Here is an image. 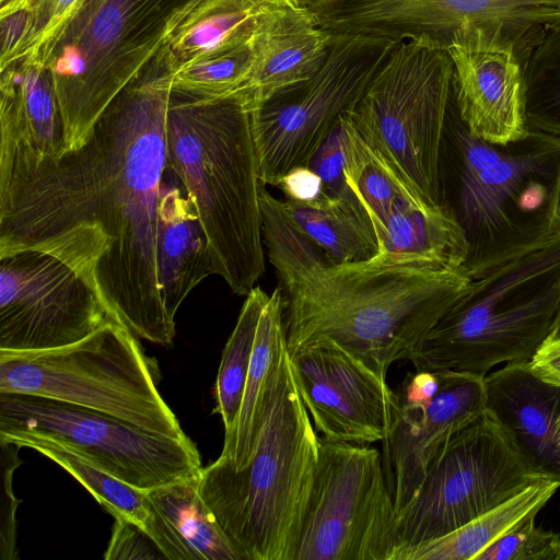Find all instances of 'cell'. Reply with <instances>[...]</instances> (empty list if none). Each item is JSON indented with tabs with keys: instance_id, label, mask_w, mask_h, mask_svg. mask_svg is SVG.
Segmentation results:
<instances>
[{
	"instance_id": "obj_1",
	"label": "cell",
	"mask_w": 560,
	"mask_h": 560,
	"mask_svg": "<svg viewBox=\"0 0 560 560\" xmlns=\"http://www.w3.org/2000/svg\"><path fill=\"white\" fill-rule=\"evenodd\" d=\"M170 94L155 77L142 79L112 103L84 145L59 158L0 138V254L57 256L124 327L162 346L176 335L156 267Z\"/></svg>"
},
{
	"instance_id": "obj_2",
	"label": "cell",
	"mask_w": 560,
	"mask_h": 560,
	"mask_svg": "<svg viewBox=\"0 0 560 560\" xmlns=\"http://www.w3.org/2000/svg\"><path fill=\"white\" fill-rule=\"evenodd\" d=\"M262 240L283 303L289 353L328 338L386 378L409 361L469 283L453 270L385 264L371 258L335 262L285 218L280 199L261 186Z\"/></svg>"
},
{
	"instance_id": "obj_3",
	"label": "cell",
	"mask_w": 560,
	"mask_h": 560,
	"mask_svg": "<svg viewBox=\"0 0 560 560\" xmlns=\"http://www.w3.org/2000/svg\"><path fill=\"white\" fill-rule=\"evenodd\" d=\"M167 170L182 182L207 236L211 273L247 295L265 272L259 192L264 185L252 110L237 91L197 96L171 91Z\"/></svg>"
},
{
	"instance_id": "obj_4",
	"label": "cell",
	"mask_w": 560,
	"mask_h": 560,
	"mask_svg": "<svg viewBox=\"0 0 560 560\" xmlns=\"http://www.w3.org/2000/svg\"><path fill=\"white\" fill-rule=\"evenodd\" d=\"M469 283L425 337L416 370L486 376L527 362L550 334L560 304V225L549 220L465 265Z\"/></svg>"
},
{
	"instance_id": "obj_5",
	"label": "cell",
	"mask_w": 560,
	"mask_h": 560,
	"mask_svg": "<svg viewBox=\"0 0 560 560\" xmlns=\"http://www.w3.org/2000/svg\"><path fill=\"white\" fill-rule=\"evenodd\" d=\"M319 448L285 345L249 462L236 470L218 458L199 478L202 499L242 560H291Z\"/></svg>"
},
{
	"instance_id": "obj_6",
	"label": "cell",
	"mask_w": 560,
	"mask_h": 560,
	"mask_svg": "<svg viewBox=\"0 0 560 560\" xmlns=\"http://www.w3.org/2000/svg\"><path fill=\"white\" fill-rule=\"evenodd\" d=\"M192 1H83L46 66L61 112L66 152L84 145L112 103L148 75Z\"/></svg>"
},
{
	"instance_id": "obj_7",
	"label": "cell",
	"mask_w": 560,
	"mask_h": 560,
	"mask_svg": "<svg viewBox=\"0 0 560 560\" xmlns=\"http://www.w3.org/2000/svg\"><path fill=\"white\" fill-rule=\"evenodd\" d=\"M137 336L108 323L82 340L43 351L0 350V393L62 400L139 428L187 438L158 390L155 368Z\"/></svg>"
},
{
	"instance_id": "obj_8",
	"label": "cell",
	"mask_w": 560,
	"mask_h": 560,
	"mask_svg": "<svg viewBox=\"0 0 560 560\" xmlns=\"http://www.w3.org/2000/svg\"><path fill=\"white\" fill-rule=\"evenodd\" d=\"M443 144L453 153L451 200L469 264L548 220L560 137L529 131L505 147L472 136L452 103Z\"/></svg>"
},
{
	"instance_id": "obj_9",
	"label": "cell",
	"mask_w": 560,
	"mask_h": 560,
	"mask_svg": "<svg viewBox=\"0 0 560 560\" xmlns=\"http://www.w3.org/2000/svg\"><path fill=\"white\" fill-rule=\"evenodd\" d=\"M454 68L445 47L427 39L396 44L347 113L430 205H442L441 158Z\"/></svg>"
},
{
	"instance_id": "obj_10",
	"label": "cell",
	"mask_w": 560,
	"mask_h": 560,
	"mask_svg": "<svg viewBox=\"0 0 560 560\" xmlns=\"http://www.w3.org/2000/svg\"><path fill=\"white\" fill-rule=\"evenodd\" d=\"M546 479L550 478L527 462L486 410L446 442L412 498L395 512L388 560L408 547L447 535Z\"/></svg>"
},
{
	"instance_id": "obj_11",
	"label": "cell",
	"mask_w": 560,
	"mask_h": 560,
	"mask_svg": "<svg viewBox=\"0 0 560 560\" xmlns=\"http://www.w3.org/2000/svg\"><path fill=\"white\" fill-rule=\"evenodd\" d=\"M0 440L60 445L142 491L199 478L198 450L102 411L52 398L0 393Z\"/></svg>"
},
{
	"instance_id": "obj_12",
	"label": "cell",
	"mask_w": 560,
	"mask_h": 560,
	"mask_svg": "<svg viewBox=\"0 0 560 560\" xmlns=\"http://www.w3.org/2000/svg\"><path fill=\"white\" fill-rule=\"evenodd\" d=\"M396 42L331 34L327 57L310 79L288 86L252 109L261 183L277 186L307 167L339 117L360 100Z\"/></svg>"
},
{
	"instance_id": "obj_13",
	"label": "cell",
	"mask_w": 560,
	"mask_h": 560,
	"mask_svg": "<svg viewBox=\"0 0 560 560\" xmlns=\"http://www.w3.org/2000/svg\"><path fill=\"white\" fill-rule=\"evenodd\" d=\"M394 517L382 452L320 438L291 560H388Z\"/></svg>"
},
{
	"instance_id": "obj_14",
	"label": "cell",
	"mask_w": 560,
	"mask_h": 560,
	"mask_svg": "<svg viewBox=\"0 0 560 560\" xmlns=\"http://www.w3.org/2000/svg\"><path fill=\"white\" fill-rule=\"evenodd\" d=\"M113 322L100 292L62 259L37 249L0 254V350L69 346Z\"/></svg>"
},
{
	"instance_id": "obj_15",
	"label": "cell",
	"mask_w": 560,
	"mask_h": 560,
	"mask_svg": "<svg viewBox=\"0 0 560 560\" xmlns=\"http://www.w3.org/2000/svg\"><path fill=\"white\" fill-rule=\"evenodd\" d=\"M296 386L316 432L334 442H383L399 411L397 393L361 358L320 338L289 353Z\"/></svg>"
},
{
	"instance_id": "obj_16",
	"label": "cell",
	"mask_w": 560,
	"mask_h": 560,
	"mask_svg": "<svg viewBox=\"0 0 560 560\" xmlns=\"http://www.w3.org/2000/svg\"><path fill=\"white\" fill-rule=\"evenodd\" d=\"M454 68V97L468 131L505 147L525 139L523 65L498 26L456 30L446 45Z\"/></svg>"
},
{
	"instance_id": "obj_17",
	"label": "cell",
	"mask_w": 560,
	"mask_h": 560,
	"mask_svg": "<svg viewBox=\"0 0 560 560\" xmlns=\"http://www.w3.org/2000/svg\"><path fill=\"white\" fill-rule=\"evenodd\" d=\"M436 372L440 388L432 397L416 400L397 395L398 417L382 442L383 468L395 512L412 498L446 442L486 411L485 376Z\"/></svg>"
},
{
	"instance_id": "obj_18",
	"label": "cell",
	"mask_w": 560,
	"mask_h": 560,
	"mask_svg": "<svg viewBox=\"0 0 560 560\" xmlns=\"http://www.w3.org/2000/svg\"><path fill=\"white\" fill-rule=\"evenodd\" d=\"M386 30L397 40L427 39L446 48L456 30L501 27L525 62L560 27V0H378Z\"/></svg>"
},
{
	"instance_id": "obj_19",
	"label": "cell",
	"mask_w": 560,
	"mask_h": 560,
	"mask_svg": "<svg viewBox=\"0 0 560 560\" xmlns=\"http://www.w3.org/2000/svg\"><path fill=\"white\" fill-rule=\"evenodd\" d=\"M486 410L506 430L527 462L560 481V454L553 438L560 386L536 376L527 362L506 363L485 376Z\"/></svg>"
},
{
	"instance_id": "obj_20",
	"label": "cell",
	"mask_w": 560,
	"mask_h": 560,
	"mask_svg": "<svg viewBox=\"0 0 560 560\" xmlns=\"http://www.w3.org/2000/svg\"><path fill=\"white\" fill-rule=\"evenodd\" d=\"M330 33L303 7L272 10L252 39L253 67L240 90L250 110L277 92L313 77L329 49Z\"/></svg>"
},
{
	"instance_id": "obj_21",
	"label": "cell",
	"mask_w": 560,
	"mask_h": 560,
	"mask_svg": "<svg viewBox=\"0 0 560 560\" xmlns=\"http://www.w3.org/2000/svg\"><path fill=\"white\" fill-rule=\"evenodd\" d=\"M377 246L375 260L400 266L453 270L468 258L465 233L451 210L418 198L394 205Z\"/></svg>"
},
{
	"instance_id": "obj_22",
	"label": "cell",
	"mask_w": 560,
	"mask_h": 560,
	"mask_svg": "<svg viewBox=\"0 0 560 560\" xmlns=\"http://www.w3.org/2000/svg\"><path fill=\"white\" fill-rule=\"evenodd\" d=\"M156 267L163 305L175 323L187 295L212 273L207 236L192 201L177 186H166L163 180L158 205Z\"/></svg>"
},
{
	"instance_id": "obj_23",
	"label": "cell",
	"mask_w": 560,
	"mask_h": 560,
	"mask_svg": "<svg viewBox=\"0 0 560 560\" xmlns=\"http://www.w3.org/2000/svg\"><path fill=\"white\" fill-rule=\"evenodd\" d=\"M284 4L282 0H194L148 75L249 44L266 16Z\"/></svg>"
},
{
	"instance_id": "obj_24",
	"label": "cell",
	"mask_w": 560,
	"mask_h": 560,
	"mask_svg": "<svg viewBox=\"0 0 560 560\" xmlns=\"http://www.w3.org/2000/svg\"><path fill=\"white\" fill-rule=\"evenodd\" d=\"M0 136L59 158L65 127L50 70L14 62L0 70Z\"/></svg>"
},
{
	"instance_id": "obj_25",
	"label": "cell",
	"mask_w": 560,
	"mask_h": 560,
	"mask_svg": "<svg viewBox=\"0 0 560 560\" xmlns=\"http://www.w3.org/2000/svg\"><path fill=\"white\" fill-rule=\"evenodd\" d=\"M287 345L283 324V303L277 287L261 311L249 371L238 415L232 430L224 433L219 459L233 469L249 462L262 423L271 376Z\"/></svg>"
},
{
	"instance_id": "obj_26",
	"label": "cell",
	"mask_w": 560,
	"mask_h": 560,
	"mask_svg": "<svg viewBox=\"0 0 560 560\" xmlns=\"http://www.w3.org/2000/svg\"><path fill=\"white\" fill-rule=\"evenodd\" d=\"M290 223L335 262H358L378 250L372 221L362 203L352 198L323 192L300 201L280 200Z\"/></svg>"
},
{
	"instance_id": "obj_27",
	"label": "cell",
	"mask_w": 560,
	"mask_h": 560,
	"mask_svg": "<svg viewBox=\"0 0 560 560\" xmlns=\"http://www.w3.org/2000/svg\"><path fill=\"white\" fill-rule=\"evenodd\" d=\"M559 487L555 479L536 482L447 535L401 550L394 560H475L503 535L536 517Z\"/></svg>"
},
{
	"instance_id": "obj_28",
	"label": "cell",
	"mask_w": 560,
	"mask_h": 560,
	"mask_svg": "<svg viewBox=\"0 0 560 560\" xmlns=\"http://www.w3.org/2000/svg\"><path fill=\"white\" fill-rule=\"evenodd\" d=\"M199 478L164 485L147 495L172 529L184 560H242L202 499Z\"/></svg>"
},
{
	"instance_id": "obj_29",
	"label": "cell",
	"mask_w": 560,
	"mask_h": 560,
	"mask_svg": "<svg viewBox=\"0 0 560 560\" xmlns=\"http://www.w3.org/2000/svg\"><path fill=\"white\" fill-rule=\"evenodd\" d=\"M342 122L347 182L365 208L377 238L398 200L424 199L387 159L364 139L347 112L342 116Z\"/></svg>"
},
{
	"instance_id": "obj_30",
	"label": "cell",
	"mask_w": 560,
	"mask_h": 560,
	"mask_svg": "<svg viewBox=\"0 0 560 560\" xmlns=\"http://www.w3.org/2000/svg\"><path fill=\"white\" fill-rule=\"evenodd\" d=\"M16 444L50 458L82 483L109 514H120L136 522L151 537L154 509L145 491L119 480L60 445L42 440H24Z\"/></svg>"
},
{
	"instance_id": "obj_31",
	"label": "cell",
	"mask_w": 560,
	"mask_h": 560,
	"mask_svg": "<svg viewBox=\"0 0 560 560\" xmlns=\"http://www.w3.org/2000/svg\"><path fill=\"white\" fill-rule=\"evenodd\" d=\"M269 294L255 287L245 299L236 325L222 352L215 382V411L225 433L234 425L249 371L257 326Z\"/></svg>"
},
{
	"instance_id": "obj_32",
	"label": "cell",
	"mask_w": 560,
	"mask_h": 560,
	"mask_svg": "<svg viewBox=\"0 0 560 560\" xmlns=\"http://www.w3.org/2000/svg\"><path fill=\"white\" fill-rule=\"evenodd\" d=\"M523 75L528 130L560 137V27L532 49Z\"/></svg>"
},
{
	"instance_id": "obj_33",
	"label": "cell",
	"mask_w": 560,
	"mask_h": 560,
	"mask_svg": "<svg viewBox=\"0 0 560 560\" xmlns=\"http://www.w3.org/2000/svg\"><path fill=\"white\" fill-rule=\"evenodd\" d=\"M253 59L250 42L231 50L201 56L151 77H155L170 91L197 96H221L244 86L252 71Z\"/></svg>"
},
{
	"instance_id": "obj_34",
	"label": "cell",
	"mask_w": 560,
	"mask_h": 560,
	"mask_svg": "<svg viewBox=\"0 0 560 560\" xmlns=\"http://www.w3.org/2000/svg\"><path fill=\"white\" fill-rule=\"evenodd\" d=\"M83 1L32 0L26 9L25 35L11 63L27 62L46 67L52 50Z\"/></svg>"
},
{
	"instance_id": "obj_35",
	"label": "cell",
	"mask_w": 560,
	"mask_h": 560,
	"mask_svg": "<svg viewBox=\"0 0 560 560\" xmlns=\"http://www.w3.org/2000/svg\"><path fill=\"white\" fill-rule=\"evenodd\" d=\"M560 534L536 526L535 516L526 520L475 560H557Z\"/></svg>"
},
{
	"instance_id": "obj_36",
	"label": "cell",
	"mask_w": 560,
	"mask_h": 560,
	"mask_svg": "<svg viewBox=\"0 0 560 560\" xmlns=\"http://www.w3.org/2000/svg\"><path fill=\"white\" fill-rule=\"evenodd\" d=\"M22 447L0 440V560H16V518L20 500L13 493L14 470L23 463L19 456Z\"/></svg>"
},
{
	"instance_id": "obj_37",
	"label": "cell",
	"mask_w": 560,
	"mask_h": 560,
	"mask_svg": "<svg viewBox=\"0 0 560 560\" xmlns=\"http://www.w3.org/2000/svg\"><path fill=\"white\" fill-rule=\"evenodd\" d=\"M343 114L317 150L310 167L320 177L323 192L359 200L346 177Z\"/></svg>"
},
{
	"instance_id": "obj_38",
	"label": "cell",
	"mask_w": 560,
	"mask_h": 560,
	"mask_svg": "<svg viewBox=\"0 0 560 560\" xmlns=\"http://www.w3.org/2000/svg\"><path fill=\"white\" fill-rule=\"evenodd\" d=\"M112 537L104 555L106 560L166 559L165 555L136 522L115 514Z\"/></svg>"
},
{
	"instance_id": "obj_39",
	"label": "cell",
	"mask_w": 560,
	"mask_h": 560,
	"mask_svg": "<svg viewBox=\"0 0 560 560\" xmlns=\"http://www.w3.org/2000/svg\"><path fill=\"white\" fill-rule=\"evenodd\" d=\"M527 364L540 380L560 386V334H549Z\"/></svg>"
},
{
	"instance_id": "obj_40",
	"label": "cell",
	"mask_w": 560,
	"mask_h": 560,
	"mask_svg": "<svg viewBox=\"0 0 560 560\" xmlns=\"http://www.w3.org/2000/svg\"><path fill=\"white\" fill-rule=\"evenodd\" d=\"M278 187L283 191L285 199L300 201L313 200L323 194L322 179L310 166L290 171Z\"/></svg>"
},
{
	"instance_id": "obj_41",
	"label": "cell",
	"mask_w": 560,
	"mask_h": 560,
	"mask_svg": "<svg viewBox=\"0 0 560 560\" xmlns=\"http://www.w3.org/2000/svg\"><path fill=\"white\" fill-rule=\"evenodd\" d=\"M548 220L552 224L560 225V165L551 188Z\"/></svg>"
},
{
	"instance_id": "obj_42",
	"label": "cell",
	"mask_w": 560,
	"mask_h": 560,
	"mask_svg": "<svg viewBox=\"0 0 560 560\" xmlns=\"http://www.w3.org/2000/svg\"><path fill=\"white\" fill-rule=\"evenodd\" d=\"M553 438L557 451L560 454V412L555 422Z\"/></svg>"
},
{
	"instance_id": "obj_43",
	"label": "cell",
	"mask_w": 560,
	"mask_h": 560,
	"mask_svg": "<svg viewBox=\"0 0 560 560\" xmlns=\"http://www.w3.org/2000/svg\"><path fill=\"white\" fill-rule=\"evenodd\" d=\"M550 334L551 335L560 334V304H559L557 316H556V319L553 322V325H552Z\"/></svg>"
},
{
	"instance_id": "obj_44",
	"label": "cell",
	"mask_w": 560,
	"mask_h": 560,
	"mask_svg": "<svg viewBox=\"0 0 560 560\" xmlns=\"http://www.w3.org/2000/svg\"><path fill=\"white\" fill-rule=\"evenodd\" d=\"M287 5L290 7H304L313 0H282Z\"/></svg>"
},
{
	"instance_id": "obj_45",
	"label": "cell",
	"mask_w": 560,
	"mask_h": 560,
	"mask_svg": "<svg viewBox=\"0 0 560 560\" xmlns=\"http://www.w3.org/2000/svg\"><path fill=\"white\" fill-rule=\"evenodd\" d=\"M557 560H560V540H559V549H558Z\"/></svg>"
}]
</instances>
